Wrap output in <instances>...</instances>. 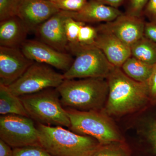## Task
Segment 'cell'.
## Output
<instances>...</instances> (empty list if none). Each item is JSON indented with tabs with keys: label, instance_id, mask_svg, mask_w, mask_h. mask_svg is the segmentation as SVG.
I'll list each match as a JSON object with an SVG mask.
<instances>
[{
	"label": "cell",
	"instance_id": "d6986e66",
	"mask_svg": "<svg viewBox=\"0 0 156 156\" xmlns=\"http://www.w3.org/2000/svg\"><path fill=\"white\" fill-rule=\"evenodd\" d=\"M131 56L154 65L156 63V44L144 36L131 47Z\"/></svg>",
	"mask_w": 156,
	"mask_h": 156
},
{
	"label": "cell",
	"instance_id": "4316f807",
	"mask_svg": "<svg viewBox=\"0 0 156 156\" xmlns=\"http://www.w3.org/2000/svg\"><path fill=\"white\" fill-rule=\"evenodd\" d=\"M149 0H130V13L129 14L139 16L146 7Z\"/></svg>",
	"mask_w": 156,
	"mask_h": 156
},
{
	"label": "cell",
	"instance_id": "603a6c76",
	"mask_svg": "<svg viewBox=\"0 0 156 156\" xmlns=\"http://www.w3.org/2000/svg\"><path fill=\"white\" fill-rule=\"evenodd\" d=\"M21 0H0V21L17 16Z\"/></svg>",
	"mask_w": 156,
	"mask_h": 156
},
{
	"label": "cell",
	"instance_id": "83f0119b",
	"mask_svg": "<svg viewBox=\"0 0 156 156\" xmlns=\"http://www.w3.org/2000/svg\"><path fill=\"white\" fill-rule=\"evenodd\" d=\"M144 36L156 44V20L145 23Z\"/></svg>",
	"mask_w": 156,
	"mask_h": 156
},
{
	"label": "cell",
	"instance_id": "d4e9b609",
	"mask_svg": "<svg viewBox=\"0 0 156 156\" xmlns=\"http://www.w3.org/2000/svg\"><path fill=\"white\" fill-rule=\"evenodd\" d=\"M88 0H61L54 3L60 11L75 12L81 10Z\"/></svg>",
	"mask_w": 156,
	"mask_h": 156
},
{
	"label": "cell",
	"instance_id": "8992f818",
	"mask_svg": "<svg viewBox=\"0 0 156 156\" xmlns=\"http://www.w3.org/2000/svg\"><path fill=\"white\" fill-rule=\"evenodd\" d=\"M75 56L69 69L63 73L64 80L108 77L115 67L95 45L81 46L79 45L68 48Z\"/></svg>",
	"mask_w": 156,
	"mask_h": 156
},
{
	"label": "cell",
	"instance_id": "d6a6232c",
	"mask_svg": "<svg viewBox=\"0 0 156 156\" xmlns=\"http://www.w3.org/2000/svg\"><path fill=\"white\" fill-rule=\"evenodd\" d=\"M49 1H51V2H58V1H61V0H49Z\"/></svg>",
	"mask_w": 156,
	"mask_h": 156
},
{
	"label": "cell",
	"instance_id": "7c38bea8",
	"mask_svg": "<svg viewBox=\"0 0 156 156\" xmlns=\"http://www.w3.org/2000/svg\"><path fill=\"white\" fill-rule=\"evenodd\" d=\"M145 24L139 16L122 14L99 27L113 34L131 48L144 37Z\"/></svg>",
	"mask_w": 156,
	"mask_h": 156
},
{
	"label": "cell",
	"instance_id": "cb8c5ba5",
	"mask_svg": "<svg viewBox=\"0 0 156 156\" xmlns=\"http://www.w3.org/2000/svg\"><path fill=\"white\" fill-rule=\"evenodd\" d=\"M13 156H54L41 146H29L13 148Z\"/></svg>",
	"mask_w": 156,
	"mask_h": 156
},
{
	"label": "cell",
	"instance_id": "9a60e30c",
	"mask_svg": "<svg viewBox=\"0 0 156 156\" xmlns=\"http://www.w3.org/2000/svg\"><path fill=\"white\" fill-rule=\"evenodd\" d=\"M62 11L67 17L85 23L111 22L123 14L117 8L106 5L96 0L88 1L80 11Z\"/></svg>",
	"mask_w": 156,
	"mask_h": 156
},
{
	"label": "cell",
	"instance_id": "7a4b0ae2",
	"mask_svg": "<svg viewBox=\"0 0 156 156\" xmlns=\"http://www.w3.org/2000/svg\"><path fill=\"white\" fill-rule=\"evenodd\" d=\"M56 89L64 108L82 111L103 110L108 93L107 81L101 78L64 80Z\"/></svg>",
	"mask_w": 156,
	"mask_h": 156
},
{
	"label": "cell",
	"instance_id": "e0dca14e",
	"mask_svg": "<svg viewBox=\"0 0 156 156\" xmlns=\"http://www.w3.org/2000/svg\"><path fill=\"white\" fill-rule=\"evenodd\" d=\"M0 114L28 117L21 98L14 95L7 86L0 84Z\"/></svg>",
	"mask_w": 156,
	"mask_h": 156
},
{
	"label": "cell",
	"instance_id": "3957f363",
	"mask_svg": "<svg viewBox=\"0 0 156 156\" xmlns=\"http://www.w3.org/2000/svg\"><path fill=\"white\" fill-rule=\"evenodd\" d=\"M40 145L54 156H89L100 144L62 126L37 124Z\"/></svg>",
	"mask_w": 156,
	"mask_h": 156
},
{
	"label": "cell",
	"instance_id": "1f68e13d",
	"mask_svg": "<svg viewBox=\"0 0 156 156\" xmlns=\"http://www.w3.org/2000/svg\"><path fill=\"white\" fill-rule=\"evenodd\" d=\"M99 2L111 6L113 8H117L122 3L123 0H96Z\"/></svg>",
	"mask_w": 156,
	"mask_h": 156
},
{
	"label": "cell",
	"instance_id": "7402d4cb",
	"mask_svg": "<svg viewBox=\"0 0 156 156\" xmlns=\"http://www.w3.org/2000/svg\"><path fill=\"white\" fill-rule=\"evenodd\" d=\"M97 34V28L91 26L86 25L85 23L81 26L80 29L77 45L81 46L95 45Z\"/></svg>",
	"mask_w": 156,
	"mask_h": 156
},
{
	"label": "cell",
	"instance_id": "ffe728a7",
	"mask_svg": "<svg viewBox=\"0 0 156 156\" xmlns=\"http://www.w3.org/2000/svg\"><path fill=\"white\" fill-rule=\"evenodd\" d=\"M89 156H131V149L124 141L100 144Z\"/></svg>",
	"mask_w": 156,
	"mask_h": 156
},
{
	"label": "cell",
	"instance_id": "f546056e",
	"mask_svg": "<svg viewBox=\"0 0 156 156\" xmlns=\"http://www.w3.org/2000/svg\"><path fill=\"white\" fill-rule=\"evenodd\" d=\"M146 14L152 20H156V0H149L146 6Z\"/></svg>",
	"mask_w": 156,
	"mask_h": 156
},
{
	"label": "cell",
	"instance_id": "30bf717a",
	"mask_svg": "<svg viewBox=\"0 0 156 156\" xmlns=\"http://www.w3.org/2000/svg\"><path fill=\"white\" fill-rule=\"evenodd\" d=\"M34 62L20 48L0 47V84L9 87L20 78Z\"/></svg>",
	"mask_w": 156,
	"mask_h": 156
},
{
	"label": "cell",
	"instance_id": "44dd1931",
	"mask_svg": "<svg viewBox=\"0 0 156 156\" xmlns=\"http://www.w3.org/2000/svg\"><path fill=\"white\" fill-rule=\"evenodd\" d=\"M85 23L71 17H67L66 18L65 22V30L68 42V48L77 44L80 29L81 26Z\"/></svg>",
	"mask_w": 156,
	"mask_h": 156
},
{
	"label": "cell",
	"instance_id": "8fae6325",
	"mask_svg": "<svg viewBox=\"0 0 156 156\" xmlns=\"http://www.w3.org/2000/svg\"><path fill=\"white\" fill-rule=\"evenodd\" d=\"M60 11L49 0H21L17 16L29 32H35L39 26Z\"/></svg>",
	"mask_w": 156,
	"mask_h": 156
},
{
	"label": "cell",
	"instance_id": "52a82bcc",
	"mask_svg": "<svg viewBox=\"0 0 156 156\" xmlns=\"http://www.w3.org/2000/svg\"><path fill=\"white\" fill-rule=\"evenodd\" d=\"M64 80L63 74L57 72L50 66L34 62L20 78L8 87L14 95L21 97L57 88Z\"/></svg>",
	"mask_w": 156,
	"mask_h": 156
},
{
	"label": "cell",
	"instance_id": "9c48e42d",
	"mask_svg": "<svg viewBox=\"0 0 156 156\" xmlns=\"http://www.w3.org/2000/svg\"><path fill=\"white\" fill-rule=\"evenodd\" d=\"M20 49L34 62L47 65L64 73L69 69L74 60L70 54L58 51L40 41L27 40Z\"/></svg>",
	"mask_w": 156,
	"mask_h": 156
},
{
	"label": "cell",
	"instance_id": "ac0fdd59",
	"mask_svg": "<svg viewBox=\"0 0 156 156\" xmlns=\"http://www.w3.org/2000/svg\"><path fill=\"white\" fill-rule=\"evenodd\" d=\"M154 65L147 64L131 56L126 60L121 68L132 80L140 83H147L153 70Z\"/></svg>",
	"mask_w": 156,
	"mask_h": 156
},
{
	"label": "cell",
	"instance_id": "5b68a950",
	"mask_svg": "<svg viewBox=\"0 0 156 156\" xmlns=\"http://www.w3.org/2000/svg\"><path fill=\"white\" fill-rule=\"evenodd\" d=\"M66 109L70 122L69 129L71 131L93 137L100 144L125 141L117 126L103 110Z\"/></svg>",
	"mask_w": 156,
	"mask_h": 156
},
{
	"label": "cell",
	"instance_id": "484cf974",
	"mask_svg": "<svg viewBox=\"0 0 156 156\" xmlns=\"http://www.w3.org/2000/svg\"><path fill=\"white\" fill-rule=\"evenodd\" d=\"M147 84L150 100L156 102V63L154 65L153 70Z\"/></svg>",
	"mask_w": 156,
	"mask_h": 156
},
{
	"label": "cell",
	"instance_id": "4fadbf2b",
	"mask_svg": "<svg viewBox=\"0 0 156 156\" xmlns=\"http://www.w3.org/2000/svg\"><path fill=\"white\" fill-rule=\"evenodd\" d=\"M67 16L60 11L39 26L35 31L41 41L61 52L67 50L68 42L65 30Z\"/></svg>",
	"mask_w": 156,
	"mask_h": 156
},
{
	"label": "cell",
	"instance_id": "ba28073f",
	"mask_svg": "<svg viewBox=\"0 0 156 156\" xmlns=\"http://www.w3.org/2000/svg\"><path fill=\"white\" fill-rule=\"evenodd\" d=\"M0 139L12 148L41 146L34 121L30 117L19 115H1Z\"/></svg>",
	"mask_w": 156,
	"mask_h": 156
},
{
	"label": "cell",
	"instance_id": "6da1fadb",
	"mask_svg": "<svg viewBox=\"0 0 156 156\" xmlns=\"http://www.w3.org/2000/svg\"><path fill=\"white\" fill-rule=\"evenodd\" d=\"M106 80L108 93L103 110L109 116L134 112L150 101L147 83L132 80L121 68L115 67Z\"/></svg>",
	"mask_w": 156,
	"mask_h": 156
},
{
	"label": "cell",
	"instance_id": "f1b7e54d",
	"mask_svg": "<svg viewBox=\"0 0 156 156\" xmlns=\"http://www.w3.org/2000/svg\"><path fill=\"white\" fill-rule=\"evenodd\" d=\"M148 138L152 149L154 156H156V121L150 127L148 133Z\"/></svg>",
	"mask_w": 156,
	"mask_h": 156
},
{
	"label": "cell",
	"instance_id": "277c9868",
	"mask_svg": "<svg viewBox=\"0 0 156 156\" xmlns=\"http://www.w3.org/2000/svg\"><path fill=\"white\" fill-rule=\"evenodd\" d=\"M20 97L29 117L37 124L69 128L68 115L62 105L56 88H50Z\"/></svg>",
	"mask_w": 156,
	"mask_h": 156
},
{
	"label": "cell",
	"instance_id": "5bb4252c",
	"mask_svg": "<svg viewBox=\"0 0 156 156\" xmlns=\"http://www.w3.org/2000/svg\"><path fill=\"white\" fill-rule=\"evenodd\" d=\"M97 29L95 46L101 50L113 66L121 68L131 56V48L111 33L99 27Z\"/></svg>",
	"mask_w": 156,
	"mask_h": 156
},
{
	"label": "cell",
	"instance_id": "4dcf8cb0",
	"mask_svg": "<svg viewBox=\"0 0 156 156\" xmlns=\"http://www.w3.org/2000/svg\"><path fill=\"white\" fill-rule=\"evenodd\" d=\"M0 156H13V148L0 139Z\"/></svg>",
	"mask_w": 156,
	"mask_h": 156
},
{
	"label": "cell",
	"instance_id": "2e32d148",
	"mask_svg": "<svg viewBox=\"0 0 156 156\" xmlns=\"http://www.w3.org/2000/svg\"><path fill=\"white\" fill-rule=\"evenodd\" d=\"M28 33L18 16L0 21V47L20 48Z\"/></svg>",
	"mask_w": 156,
	"mask_h": 156
}]
</instances>
